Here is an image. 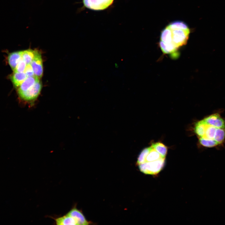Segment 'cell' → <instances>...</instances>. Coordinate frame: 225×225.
<instances>
[{"label":"cell","instance_id":"ac0fdd59","mask_svg":"<svg viewBox=\"0 0 225 225\" xmlns=\"http://www.w3.org/2000/svg\"><path fill=\"white\" fill-rule=\"evenodd\" d=\"M27 64L22 58L19 62L17 67L13 72H24Z\"/></svg>","mask_w":225,"mask_h":225},{"label":"cell","instance_id":"8992f818","mask_svg":"<svg viewBox=\"0 0 225 225\" xmlns=\"http://www.w3.org/2000/svg\"><path fill=\"white\" fill-rule=\"evenodd\" d=\"M66 214L73 218L77 225H89L90 223L86 219L82 211L77 208L76 204L73 206Z\"/></svg>","mask_w":225,"mask_h":225},{"label":"cell","instance_id":"30bf717a","mask_svg":"<svg viewBox=\"0 0 225 225\" xmlns=\"http://www.w3.org/2000/svg\"><path fill=\"white\" fill-rule=\"evenodd\" d=\"M22 51L11 53L8 56V63L13 71L15 69L18 63L22 58Z\"/></svg>","mask_w":225,"mask_h":225},{"label":"cell","instance_id":"d6986e66","mask_svg":"<svg viewBox=\"0 0 225 225\" xmlns=\"http://www.w3.org/2000/svg\"><path fill=\"white\" fill-rule=\"evenodd\" d=\"M24 72L25 73L27 77L32 76L34 75L30 64H27Z\"/></svg>","mask_w":225,"mask_h":225},{"label":"cell","instance_id":"9c48e42d","mask_svg":"<svg viewBox=\"0 0 225 225\" xmlns=\"http://www.w3.org/2000/svg\"><path fill=\"white\" fill-rule=\"evenodd\" d=\"M55 221V224L56 225H76L77 224L74 219L66 214L62 216L57 217H50Z\"/></svg>","mask_w":225,"mask_h":225},{"label":"cell","instance_id":"7a4b0ae2","mask_svg":"<svg viewBox=\"0 0 225 225\" xmlns=\"http://www.w3.org/2000/svg\"><path fill=\"white\" fill-rule=\"evenodd\" d=\"M165 158H162L154 162H145L138 165L141 172L147 174L154 175L158 173L163 168Z\"/></svg>","mask_w":225,"mask_h":225},{"label":"cell","instance_id":"5b68a950","mask_svg":"<svg viewBox=\"0 0 225 225\" xmlns=\"http://www.w3.org/2000/svg\"><path fill=\"white\" fill-rule=\"evenodd\" d=\"M30 64L34 75L41 78L43 72L42 60L41 53L37 50H35V56Z\"/></svg>","mask_w":225,"mask_h":225},{"label":"cell","instance_id":"6da1fadb","mask_svg":"<svg viewBox=\"0 0 225 225\" xmlns=\"http://www.w3.org/2000/svg\"><path fill=\"white\" fill-rule=\"evenodd\" d=\"M170 29L172 32V44L178 49L187 43L190 33V29Z\"/></svg>","mask_w":225,"mask_h":225},{"label":"cell","instance_id":"52a82bcc","mask_svg":"<svg viewBox=\"0 0 225 225\" xmlns=\"http://www.w3.org/2000/svg\"><path fill=\"white\" fill-rule=\"evenodd\" d=\"M203 120L207 124L218 128H225V120L218 112L209 115Z\"/></svg>","mask_w":225,"mask_h":225},{"label":"cell","instance_id":"5bb4252c","mask_svg":"<svg viewBox=\"0 0 225 225\" xmlns=\"http://www.w3.org/2000/svg\"><path fill=\"white\" fill-rule=\"evenodd\" d=\"M35 50L29 49L22 51V58L27 64H30L35 56Z\"/></svg>","mask_w":225,"mask_h":225},{"label":"cell","instance_id":"9a60e30c","mask_svg":"<svg viewBox=\"0 0 225 225\" xmlns=\"http://www.w3.org/2000/svg\"><path fill=\"white\" fill-rule=\"evenodd\" d=\"M151 146L163 158H165L167 152V147L163 143L157 142L153 143Z\"/></svg>","mask_w":225,"mask_h":225},{"label":"cell","instance_id":"7c38bea8","mask_svg":"<svg viewBox=\"0 0 225 225\" xmlns=\"http://www.w3.org/2000/svg\"><path fill=\"white\" fill-rule=\"evenodd\" d=\"M161 158H165L162 157L158 152L152 148L146 156L144 162H154Z\"/></svg>","mask_w":225,"mask_h":225},{"label":"cell","instance_id":"4fadbf2b","mask_svg":"<svg viewBox=\"0 0 225 225\" xmlns=\"http://www.w3.org/2000/svg\"><path fill=\"white\" fill-rule=\"evenodd\" d=\"M206 128V123L202 119L197 122L195 125L194 132L199 138H202L204 135Z\"/></svg>","mask_w":225,"mask_h":225},{"label":"cell","instance_id":"e0dca14e","mask_svg":"<svg viewBox=\"0 0 225 225\" xmlns=\"http://www.w3.org/2000/svg\"><path fill=\"white\" fill-rule=\"evenodd\" d=\"M168 26L171 29H186L189 28L187 24L181 21H175L170 23Z\"/></svg>","mask_w":225,"mask_h":225},{"label":"cell","instance_id":"3957f363","mask_svg":"<svg viewBox=\"0 0 225 225\" xmlns=\"http://www.w3.org/2000/svg\"><path fill=\"white\" fill-rule=\"evenodd\" d=\"M42 87L41 82L39 80L27 90L18 94L22 100L32 104L40 94Z\"/></svg>","mask_w":225,"mask_h":225},{"label":"cell","instance_id":"2e32d148","mask_svg":"<svg viewBox=\"0 0 225 225\" xmlns=\"http://www.w3.org/2000/svg\"><path fill=\"white\" fill-rule=\"evenodd\" d=\"M152 148L151 146L145 148L142 151L138 158L137 163L138 165L144 162L146 156Z\"/></svg>","mask_w":225,"mask_h":225},{"label":"cell","instance_id":"8fae6325","mask_svg":"<svg viewBox=\"0 0 225 225\" xmlns=\"http://www.w3.org/2000/svg\"><path fill=\"white\" fill-rule=\"evenodd\" d=\"M24 72H14L11 76V79L16 87H19L27 78Z\"/></svg>","mask_w":225,"mask_h":225},{"label":"cell","instance_id":"ba28073f","mask_svg":"<svg viewBox=\"0 0 225 225\" xmlns=\"http://www.w3.org/2000/svg\"><path fill=\"white\" fill-rule=\"evenodd\" d=\"M39 80V78L35 75L28 77L18 88V93L27 90Z\"/></svg>","mask_w":225,"mask_h":225},{"label":"cell","instance_id":"277c9868","mask_svg":"<svg viewBox=\"0 0 225 225\" xmlns=\"http://www.w3.org/2000/svg\"><path fill=\"white\" fill-rule=\"evenodd\" d=\"M114 0H82L84 6L94 10H103L108 8Z\"/></svg>","mask_w":225,"mask_h":225}]
</instances>
